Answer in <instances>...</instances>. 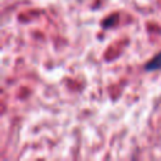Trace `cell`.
Segmentation results:
<instances>
[{
  "label": "cell",
  "instance_id": "obj_1",
  "mask_svg": "<svg viewBox=\"0 0 161 161\" xmlns=\"http://www.w3.org/2000/svg\"><path fill=\"white\" fill-rule=\"evenodd\" d=\"M145 70L146 72H156L161 69V52L157 53L152 59H150L146 64H145Z\"/></svg>",
  "mask_w": 161,
  "mask_h": 161
}]
</instances>
